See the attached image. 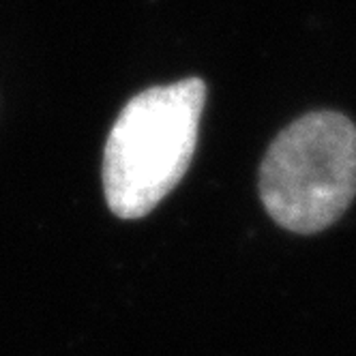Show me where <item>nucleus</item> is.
Returning <instances> with one entry per match:
<instances>
[{
  "mask_svg": "<svg viewBox=\"0 0 356 356\" xmlns=\"http://www.w3.org/2000/svg\"><path fill=\"white\" fill-rule=\"evenodd\" d=\"M204 101V82L189 78L148 88L122 108L104 152V189L116 217L148 215L185 176Z\"/></svg>",
  "mask_w": 356,
  "mask_h": 356,
  "instance_id": "obj_1",
  "label": "nucleus"
},
{
  "mask_svg": "<svg viewBox=\"0 0 356 356\" xmlns=\"http://www.w3.org/2000/svg\"><path fill=\"white\" fill-rule=\"evenodd\" d=\"M266 213L290 232L333 225L356 195V127L337 112H312L275 138L260 168Z\"/></svg>",
  "mask_w": 356,
  "mask_h": 356,
  "instance_id": "obj_2",
  "label": "nucleus"
}]
</instances>
